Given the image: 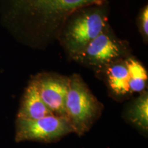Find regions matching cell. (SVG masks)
I'll return each mask as SVG.
<instances>
[{
  "instance_id": "obj_1",
  "label": "cell",
  "mask_w": 148,
  "mask_h": 148,
  "mask_svg": "<svg viewBox=\"0 0 148 148\" xmlns=\"http://www.w3.org/2000/svg\"><path fill=\"white\" fill-rule=\"evenodd\" d=\"M108 0H8L13 15L28 20L35 43L40 47L58 38L62 27L74 12L102 5Z\"/></svg>"
},
{
  "instance_id": "obj_2",
  "label": "cell",
  "mask_w": 148,
  "mask_h": 148,
  "mask_svg": "<svg viewBox=\"0 0 148 148\" xmlns=\"http://www.w3.org/2000/svg\"><path fill=\"white\" fill-rule=\"evenodd\" d=\"M106 27L108 14L104 4L85 7L74 12L68 18L58 39L73 59Z\"/></svg>"
},
{
  "instance_id": "obj_3",
  "label": "cell",
  "mask_w": 148,
  "mask_h": 148,
  "mask_svg": "<svg viewBox=\"0 0 148 148\" xmlns=\"http://www.w3.org/2000/svg\"><path fill=\"white\" fill-rule=\"evenodd\" d=\"M69 77L66 100V114L73 132L82 136L99 119L103 105L97 99L79 74Z\"/></svg>"
},
{
  "instance_id": "obj_4",
  "label": "cell",
  "mask_w": 148,
  "mask_h": 148,
  "mask_svg": "<svg viewBox=\"0 0 148 148\" xmlns=\"http://www.w3.org/2000/svg\"><path fill=\"white\" fill-rule=\"evenodd\" d=\"M127 54L124 42L112 35L106 27L73 60L84 66L102 70L116 61L127 58Z\"/></svg>"
},
{
  "instance_id": "obj_5",
  "label": "cell",
  "mask_w": 148,
  "mask_h": 148,
  "mask_svg": "<svg viewBox=\"0 0 148 148\" xmlns=\"http://www.w3.org/2000/svg\"><path fill=\"white\" fill-rule=\"evenodd\" d=\"M73 132L66 116L49 115L36 120L16 119L15 140L51 143Z\"/></svg>"
},
{
  "instance_id": "obj_6",
  "label": "cell",
  "mask_w": 148,
  "mask_h": 148,
  "mask_svg": "<svg viewBox=\"0 0 148 148\" xmlns=\"http://www.w3.org/2000/svg\"><path fill=\"white\" fill-rule=\"evenodd\" d=\"M40 97L53 115L66 116V100L69 90V77L45 72L34 78Z\"/></svg>"
},
{
  "instance_id": "obj_7",
  "label": "cell",
  "mask_w": 148,
  "mask_h": 148,
  "mask_svg": "<svg viewBox=\"0 0 148 148\" xmlns=\"http://www.w3.org/2000/svg\"><path fill=\"white\" fill-rule=\"evenodd\" d=\"M49 115H52V113L40 98L32 79L24 92L16 119L36 120Z\"/></svg>"
},
{
  "instance_id": "obj_8",
  "label": "cell",
  "mask_w": 148,
  "mask_h": 148,
  "mask_svg": "<svg viewBox=\"0 0 148 148\" xmlns=\"http://www.w3.org/2000/svg\"><path fill=\"white\" fill-rule=\"evenodd\" d=\"M108 85L114 95L124 96L130 93L129 86V74L124 59L109 64L106 68Z\"/></svg>"
},
{
  "instance_id": "obj_9",
  "label": "cell",
  "mask_w": 148,
  "mask_h": 148,
  "mask_svg": "<svg viewBox=\"0 0 148 148\" xmlns=\"http://www.w3.org/2000/svg\"><path fill=\"white\" fill-rule=\"evenodd\" d=\"M129 74V86L131 92H141L145 90L147 82V72L139 61L132 57L124 59Z\"/></svg>"
},
{
  "instance_id": "obj_10",
  "label": "cell",
  "mask_w": 148,
  "mask_h": 148,
  "mask_svg": "<svg viewBox=\"0 0 148 148\" xmlns=\"http://www.w3.org/2000/svg\"><path fill=\"white\" fill-rule=\"evenodd\" d=\"M127 115L130 121L138 128L147 132L148 127V93L147 91L140 92L130 107Z\"/></svg>"
},
{
  "instance_id": "obj_11",
  "label": "cell",
  "mask_w": 148,
  "mask_h": 148,
  "mask_svg": "<svg viewBox=\"0 0 148 148\" xmlns=\"http://www.w3.org/2000/svg\"><path fill=\"white\" fill-rule=\"evenodd\" d=\"M138 29L144 41L147 42L148 38V6L145 5L138 16Z\"/></svg>"
}]
</instances>
